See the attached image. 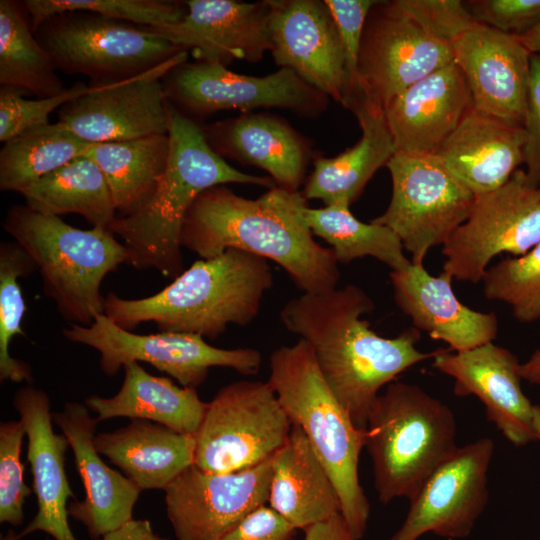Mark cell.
I'll use <instances>...</instances> for the list:
<instances>
[{
	"mask_svg": "<svg viewBox=\"0 0 540 540\" xmlns=\"http://www.w3.org/2000/svg\"><path fill=\"white\" fill-rule=\"evenodd\" d=\"M374 310L356 285L289 300L280 320L312 350L322 376L353 423L366 429L380 390L417 363L432 358L417 348L420 331L408 328L393 338L380 336L362 315Z\"/></svg>",
	"mask_w": 540,
	"mask_h": 540,
	"instance_id": "obj_1",
	"label": "cell"
},
{
	"mask_svg": "<svg viewBox=\"0 0 540 540\" xmlns=\"http://www.w3.org/2000/svg\"><path fill=\"white\" fill-rule=\"evenodd\" d=\"M300 191L275 186L257 199L235 194L225 185L202 192L189 208L180 244L202 259L240 250L283 268L303 293L336 289L340 278L333 250L321 246L306 225Z\"/></svg>",
	"mask_w": 540,
	"mask_h": 540,
	"instance_id": "obj_2",
	"label": "cell"
},
{
	"mask_svg": "<svg viewBox=\"0 0 540 540\" xmlns=\"http://www.w3.org/2000/svg\"><path fill=\"white\" fill-rule=\"evenodd\" d=\"M168 136L167 166L152 198L134 214L117 216L109 230L123 239L128 265L175 278L184 270L182 225L202 192L228 183L269 189L277 185L269 176L246 174L229 165L210 147L202 126L169 101Z\"/></svg>",
	"mask_w": 540,
	"mask_h": 540,
	"instance_id": "obj_3",
	"label": "cell"
},
{
	"mask_svg": "<svg viewBox=\"0 0 540 540\" xmlns=\"http://www.w3.org/2000/svg\"><path fill=\"white\" fill-rule=\"evenodd\" d=\"M272 285L268 260L228 249L217 257L194 262L151 296L127 299L109 293L104 314L128 331L152 322L159 332L216 339L230 324L252 322Z\"/></svg>",
	"mask_w": 540,
	"mask_h": 540,
	"instance_id": "obj_4",
	"label": "cell"
},
{
	"mask_svg": "<svg viewBox=\"0 0 540 540\" xmlns=\"http://www.w3.org/2000/svg\"><path fill=\"white\" fill-rule=\"evenodd\" d=\"M269 368L267 382L291 424L302 430L327 470L339 495L341 514L352 533L361 539L370 515L358 474L365 430L353 423L322 376L311 348L302 339L275 349Z\"/></svg>",
	"mask_w": 540,
	"mask_h": 540,
	"instance_id": "obj_5",
	"label": "cell"
},
{
	"mask_svg": "<svg viewBox=\"0 0 540 540\" xmlns=\"http://www.w3.org/2000/svg\"><path fill=\"white\" fill-rule=\"evenodd\" d=\"M2 226L33 260L44 294L64 320L88 326L104 314L102 282L128 261L126 247L109 229H80L27 205L12 206Z\"/></svg>",
	"mask_w": 540,
	"mask_h": 540,
	"instance_id": "obj_6",
	"label": "cell"
},
{
	"mask_svg": "<svg viewBox=\"0 0 540 540\" xmlns=\"http://www.w3.org/2000/svg\"><path fill=\"white\" fill-rule=\"evenodd\" d=\"M380 502L411 499L458 448L452 410L418 385L393 381L374 402L365 429Z\"/></svg>",
	"mask_w": 540,
	"mask_h": 540,
	"instance_id": "obj_7",
	"label": "cell"
},
{
	"mask_svg": "<svg viewBox=\"0 0 540 540\" xmlns=\"http://www.w3.org/2000/svg\"><path fill=\"white\" fill-rule=\"evenodd\" d=\"M37 31L57 70L96 84L138 75L184 51L148 27L82 11L56 15Z\"/></svg>",
	"mask_w": 540,
	"mask_h": 540,
	"instance_id": "obj_8",
	"label": "cell"
},
{
	"mask_svg": "<svg viewBox=\"0 0 540 540\" xmlns=\"http://www.w3.org/2000/svg\"><path fill=\"white\" fill-rule=\"evenodd\" d=\"M292 428L268 382L241 380L222 387L194 434V465L210 473L242 471L272 458Z\"/></svg>",
	"mask_w": 540,
	"mask_h": 540,
	"instance_id": "obj_9",
	"label": "cell"
},
{
	"mask_svg": "<svg viewBox=\"0 0 540 540\" xmlns=\"http://www.w3.org/2000/svg\"><path fill=\"white\" fill-rule=\"evenodd\" d=\"M69 325L62 330L64 337L98 351L100 368L107 376H114L129 362H145L181 386L196 389L212 367L254 375L262 364V354L254 348H218L204 337L189 333L136 334L119 327L105 314L98 315L88 326Z\"/></svg>",
	"mask_w": 540,
	"mask_h": 540,
	"instance_id": "obj_10",
	"label": "cell"
},
{
	"mask_svg": "<svg viewBox=\"0 0 540 540\" xmlns=\"http://www.w3.org/2000/svg\"><path fill=\"white\" fill-rule=\"evenodd\" d=\"M388 168L392 195L372 221L393 230L411 262L421 265L428 251L443 245L468 218L475 195L435 155L395 153Z\"/></svg>",
	"mask_w": 540,
	"mask_h": 540,
	"instance_id": "obj_11",
	"label": "cell"
},
{
	"mask_svg": "<svg viewBox=\"0 0 540 540\" xmlns=\"http://www.w3.org/2000/svg\"><path fill=\"white\" fill-rule=\"evenodd\" d=\"M539 243L540 185L517 169L498 189L475 196L468 218L442 245V271L477 283L495 256H521Z\"/></svg>",
	"mask_w": 540,
	"mask_h": 540,
	"instance_id": "obj_12",
	"label": "cell"
},
{
	"mask_svg": "<svg viewBox=\"0 0 540 540\" xmlns=\"http://www.w3.org/2000/svg\"><path fill=\"white\" fill-rule=\"evenodd\" d=\"M167 100L183 113L205 117L224 110L279 108L300 117L317 118L329 97L289 68L266 76L232 72L219 63L182 62L162 80Z\"/></svg>",
	"mask_w": 540,
	"mask_h": 540,
	"instance_id": "obj_13",
	"label": "cell"
},
{
	"mask_svg": "<svg viewBox=\"0 0 540 540\" xmlns=\"http://www.w3.org/2000/svg\"><path fill=\"white\" fill-rule=\"evenodd\" d=\"M453 62L396 1H377L367 17L357 63L359 97L381 108L408 87Z\"/></svg>",
	"mask_w": 540,
	"mask_h": 540,
	"instance_id": "obj_14",
	"label": "cell"
},
{
	"mask_svg": "<svg viewBox=\"0 0 540 540\" xmlns=\"http://www.w3.org/2000/svg\"><path fill=\"white\" fill-rule=\"evenodd\" d=\"M182 51L138 75L91 85L58 111V122L88 143L126 141L168 134V100L162 80L187 61Z\"/></svg>",
	"mask_w": 540,
	"mask_h": 540,
	"instance_id": "obj_15",
	"label": "cell"
},
{
	"mask_svg": "<svg viewBox=\"0 0 540 540\" xmlns=\"http://www.w3.org/2000/svg\"><path fill=\"white\" fill-rule=\"evenodd\" d=\"M494 449L491 438L458 447L409 500L407 516L389 540H417L429 532L448 539L467 537L488 503Z\"/></svg>",
	"mask_w": 540,
	"mask_h": 540,
	"instance_id": "obj_16",
	"label": "cell"
},
{
	"mask_svg": "<svg viewBox=\"0 0 540 540\" xmlns=\"http://www.w3.org/2000/svg\"><path fill=\"white\" fill-rule=\"evenodd\" d=\"M272 458L231 473L188 467L165 489L168 519L177 540H220L268 503Z\"/></svg>",
	"mask_w": 540,
	"mask_h": 540,
	"instance_id": "obj_17",
	"label": "cell"
},
{
	"mask_svg": "<svg viewBox=\"0 0 540 540\" xmlns=\"http://www.w3.org/2000/svg\"><path fill=\"white\" fill-rule=\"evenodd\" d=\"M271 54L281 68L342 106L348 96L345 56L333 17L321 0H268Z\"/></svg>",
	"mask_w": 540,
	"mask_h": 540,
	"instance_id": "obj_18",
	"label": "cell"
},
{
	"mask_svg": "<svg viewBox=\"0 0 540 540\" xmlns=\"http://www.w3.org/2000/svg\"><path fill=\"white\" fill-rule=\"evenodd\" d=\"M432 366L454 380V394L473 395L486 416L517 447L536 441L533 407L524 394L521 363L507 348L493 342L465 351H434Z\"/></svg>",
	"mask_w": 540,
	"mask_h": 540,
	"instance_id": "obj_19",
	"label": "cell"
},
{
	"mask_svg": "<svg viewBox=\"0 0 540 540\" xmlns=\"http://www.w3.org/2000/svg\"><path fill=\"white\" fill-rule=\"evenodd\" d=\"M450 48L470 89L473 108L523 127L531 53L517 37L474 22Z\"/></svg>",
	"mask_w": 540,
	"mask_h": 540,
	"instance_id": "obj_20",
	"label": "cell"
},
{
	"mask_svg": "<svg viewBox=\"0 0 540 540\" xmlns=\"http://www.w3.org/2000/svg\"><path fill=\"white\" fill-rule=\"evenodd\" d=\"M187 12L176 24L148 27L197 61L227 66L234 60L251 63L271 51L268 0H188Z\"/></svg>",
	"mask_w": 540,
	"mask_h": 540,
	"instance_id": "obj_21",
	"label": "cell"
},
{
	"mask_svg": "<svg viewBox=\"0 0 540 540\" xmlns=\"http://www.w3.org/2000/svg\"><path fill=\"white\" fill-rule=\"evenodd\" d=\"M73 451L85 497L68 505L69 516L82 523L89 536L101 538L133 519L141 489L125 475L111 469L94 445L97 423L85 404L68 402L52 414Z\"/></svg>",
	"mask_w": 540,
	"mask_h": 540,
	"instance_id": "obj_22",
	"label": "cell"
},
{
	"mask_svg": "<svg viewBox=\"0 0 540 540\" xmlns=\"http://www.w3.org/2000/svg\"><path fill=\"white\" fill-rule=\"evenodd\" d=\"M471 107L470 89L454 62L429 74L384 109L396 152L435 155Z\"/></svg>",
	"mask_w": 540,
	"mask_h": 540,
	"instance_id": "obj_23",
	"label": "cell"
},
{
	"mask_svg": "<svg viewBox=\"0 0 540 540\" xmlns=\"http://www.w3.org/2000/svg\"><path fill=\"white\" fill-rule=\"evenodd\" d=\"M390 281L396 305L413 327L459 352L493 342L498 318L464 305L452 289L453 278L442 271L434 276L424 265L411 264L391 271Z\"/></svg>",
	"mask_w": 540,
	"mask_h": 540,
	"instance_id": "obj_24",
	"label": "cell"
},
{
	"mask_svg": "<svg viewBox=\"0 0 540 540\" xmlns=\"http://www.w3.org/2000/svg\"><path fill=\"white\" fill-rule=\"evenodd\" d=\"M13 405L25 425L27 460L37 498L36 515L18 535L22 538L41 531L55 540H77L68 523V499L75 498L65 473L69 443L63 434L53 431L49 397L27 385L16 392Z\"/></svg>",
	"mask_w": 540,
	"mask_h": 540,
	"instance_id": "obj_25",
	"label": "cell"
},
{
	"mask_svg": "<svg viewBox=\"0 0 540 540\" xmlns=\"http://www.w3.org/2000/svg\"><path fill=\"white\" fill-rule=\"evenodd\" d=\"M202 128L210 147L222 158L262 169L278 187L299 191L311 145L284 118L247 112Z\"/></svg>",
	"mask_w": 540,
	"mask_h": 540,
	"instance_id": "obj_26",
	"label": "cell"
},
{
	"mask_svg": "<svg viewBox=\"0 0 540 540\" xmlns=\"http://www.w3.org/2000/svg\"><path fill=\"white\" fill-rule=\"evenodd\" d=\"M523 127L471 107L435 154L475 196L504 185L524 163Z\"/></svg>",
	"mask_w": 540,
	"mask_h": 540,
	"instance_id": "obj_27",
	"label": "cell"
},
{
	"mask_svg": "<svg viewBox=\"0 0 540 540\" xmlns=\"http://www.w3.org/2000/svg\"><path fill=\"white\" fill-rule=\"evenodd\" d=\"M362 136L352 147L334 157L315 156L313 171L301 192L306 200L318 199L325 206L339 202L352 205L378 169L396 153L384 111L358 98L349 107Z\"/></svg>",
	"mask_w": 540,
	"mask_h": 540,
	"instance_id": "obj_28",
	"label": "cell"
},
{
	"mask_svg": "<svg viewBox=\"0 0 540 540\" xmlns=\"http://www.w3.org/2000/svg\"><path fill=\"white\" fill-rule=\"evenodd\" d=\"M268 503L301 530L341 513L339 495L327 470L295 425L272 457Z\"/></svg>",
	"mask_w": 540,
	"mask_h": 540,
	"instance_id": "obj_29",
	"label": "cell"
},
{
	"mask_svg": "<svg viewBox=\"0 0 540 540\" xmlns=\"http://www.w3.org/2000/svg\"><path fill=\"white\" fill-rule=\"evenodd\" d=\"M94 445L141 491L164 490L194 465V434L179 433L148 420L133 419L125 427L98 433Z\"/></svg>",
	"mask_w": 540,
	"mask_h": 540,
	"instance_id": "obj_30",
	"label": "cell"
},
{
	"mask_svg": "<svg viewBox=\"0 0 540 540\" xmlns=\"http://www.w3.org/2000/svg\"><path fill=\"white\" fill-rule=\"evenodd\" d=\"M123 369V383L116 395H94L85 400L99 422L127 417L152 421L179 433H196L207 408L196 389L177 386L167 377L153 376L139 362H129Z\"/></svg>",
	"mask_w": 540,
	"mask_h": 540,
	"instance_id": "obj_31",
	"label": "cell"
},
{
	"mask_svg": "<svg viewBox=\"0 0 540 540\" xmlns=\"http://www.w3.org/2000/svg\"><path fill=\"white\" fill-rule=\"evenodd\" d=\"M169 150L166 134L96 143L85 155L103 172L117 216H129L152 198L166 169Z\"/></svg>",
	"mask_w": 540,
	"mask_h": 540,
	"instance_id": "obj_32",
	"label": "cell"
},
{
	"mask_svg": "<svg viewBox=\"0 0 540 540\" xmlns=\"http://www.w3.org/2000/svg\"><path fill=\"white\" fill-rule=\"evenodd\" d=\"M31 209L52 216L78 214L92 227L109 229L117 217L106 178L86 155L44 176L20 193Z\"/></svg>",
	"mask_w": 540,
	"mask_h": 540,
	"instance_id": "obj_33",
	"label": "cell"
},
{
	"mask_svg": "<svg viewBox=\"0 0 540 540\" xmlns=\"http://www.w3.org/2000/svg\"><path fill=\"white\" fill-rule=\"evenodd\" d=\"M350 206L346 202L323 208H310L304 204L300 214L313 235L331 246L338 263L369 256L387 265L391 271L408 267L411 260L405 256L396 233L373 221H360L352 214Z\"/></svg>",
	"mask_w": 540,
	"mask_h": 540,
	"instance_id": "obj_34",
	"label": "cell"
},
{
	"mask_svg": "<svg viewBox=\"0 0 540 540\" xmlns=\"http://www.w3.org/2000/svg\"><path fill=\"white\" fill-rule=\"evenodd\" d=\"M93 144L80 139L58 121L31 127L6 141L0 151V190L21 193L85 155Z\"/></svg>",
	"mask_w": 540,
	"mask_h": 540,
	"instance_id": "obj_35",
	"label": "cell"
},
{
	"mask_svg": "<svg viewBox=\"0 0 540 540\" xmlns=\"http://www.w3.org/2000/svg\"><path fill=\"white\" fill-rule=\"evenodd\" d=\"M56 67L32 34L19 6L0 1V84L27 90L38 98L56 96L65 88Z\"/></svg>",
	"mask_w": 540,
	"mask_h": 540,
	"instance_id": "obj_36",
	"label": "cell"
},
{
	"mask_svg": "<svg viewBox=\"0 0 540 540\" xmlns=\"http://www.w3.org/2000/svg\"><path fill=\"white\" fill-rule=\"evenodd\" d=\"M36 266L27 252L15 241L0 245V379L32 382L30 366L9 352L17 335L24 336L22 320L26 305L18 280L28 277Z\"/></svg>",
	"mask_w": 540,
	"mask_h": 540,
	"instance_id": "obj_37",
	"label": "cell"
},
{
	"mask_svg": "<svg viewBox=\"0 0 540 540\" xmlns=\"http://www.w3.org/2000/svg\"><path fill=\"white\" fill-rule=\"evenodd\" d=\"M31 29L36 31L50 18L73 11L129 22L144 27L176 24L187 12L184 2L162 0H26Z\"/></svg>",
	"mask_w": 540,
	"mask_h": 540,
	"instance_id": "obj_38",
	"label": "cell"
},
{
	"mask_svg": "<svg viewBox=\"0 0 540 540\" xmlns=\"http://www.w3.org/2000/svg\"><path fill=\"white\" fill-rule=\"evenodd\" d=\"M482 282L484 296L507 304L517 321L540 320V243L488 267Z\"/></svg>",
	"mask_w": 540,
	"mask_h": 540,
	"instance_id": "obj_39",
	"label": "cell"
},
{
	"mask_svg": "<svg viewBox=\"0 0 540 540\" xmlns=\"http://www.w3.org/2000/svg\"><path fill=\"white\" fill-rule=\"evenodd\" d=\"M24 422L8 421L0 425V522L18 526L23 522V505L32 490L24 482L21 446Z\"/></svg>",
	"mask_w": 540,
	"mask_h": 540,
	"instance_id": "obj_40",
	"label": "cell"
},
{
	"mask_svg": "<svg viewBox=\"0 0 540 540\" xmlns=\"http://www.w3.org/2000/svg\"><path fill=\"white\" fill-rule=\"evenodd\" d=\"M91 86L77 82L62 93L36 100L23 97V90L2 86L0 89V141L6 142L35 126L48 124L57 108L87 93Z\"/></svg>",
	"mask_w": 540,
	"mask_h": 540,
	"instance_id": "obj_41",
	"label": "cell"
},
{
	"mask_svg": "<svg viewBox=\"0 0 540 540\" xmlns=\"http://www.w3.org/2000/svg\"><path fill=\"white\" fill-rule=\"evenodd\" d=\"M395 1L427 34L449 46L476 22L460 0Z\"/></svg>",
	"mask_w": 540,
	"mask_h": 540,
	"instance_id": "obj_42",
	"label": "cell"
},
{
	"mask_svg": "<svg viewBox=\"0 0 540 540\" xmlns=\"http://www.w3.org/2000/svg\"><path fill=\"white\" fill-rule=\"evenodd\" d=\"M335 22L345 56L348 96L345 108L358 98L357 63L364 26L375 0H324Z\"/></svg>",
	"mask_w": 540,
	"mask_h": 540,
	"instance_id": "obj_43",
	"label": "cell"
},
{
	"mask_svg": "<svg viewBox=\"0 0 540 540\" xmlns=\"http://www.w3.org/2000/svg\"><path fill=\"white\" fill-rule=\"evenodd\" d=\"M465 5L478 23L522 35L540 22V0H472Z\"/></svg>",
	"mask_w": 540,
	"mask_h": 540,
	"instance_id": "obj_44",
	"label": "cell"
},
{
	"mask_svg": "<svg viewBox=\"0 0 540 540\" xmlns=\"http://www.w3.org/2000/svg\"><path fill=\"white\" fill-rule=\"evenodd\" d=\"M523 129L526 141L524 163L528 178L540 185V54H531Z\"/></svg>",
	"mask_w": 540,
	"mask_h": 540,
	"instance_id": "obj_45",
	"label": "cell"
},
{
	"mask_svg": "<svg viewBox=\"0 0 540 540\" xmlns=\"http://www.w3.org/2000/svg\"><path fill=\"white\" fill-rule=\"evenodd\" d=\"M292 527L270 506H261L230 529L220 540H294Z\"/></svg>",
	"mask_w": 540,
	"mask_h": 540,
	"instance_id": "obj_46",
	"label": "cell"
},
{
	"mask_svg": "<svg viewBox=\"0 0 540 540\" xmlns=\"http://www.w3.org/2000/svg\"><path fill=\"white\" fill-rule=\"evenodd\" d=\"M303 540H360L350 530L341 513L306 527Z\"/></svg>",
	"mask_w": 540,
	"mask_h": 540,
	"instance_id": "obj_47",
	"label": "cell"
},
{
	"mask_svg": "<svg viewBox=\"0 0 540 540\" xmlns=\"http://www.w3.org/2000/svg\"><path fill=\"white\" fill-rule=\"evenodd\" d=\"M94 540H168L156 534L149 520L132 519L120 528Z\"/></svg>",
	"mask_w": 540,
	"mask_h": 540,
	"instance_id": "obj_48",
	"label": "cell"
},
{
	"mask_svg": "<svg viewBox=\"0 0 540 540\" xmlns=\"http://www.w3.org/2000/svg\"><path fill=\"white\" fill-rule=\"evenodd\" d=\"M521 375L523 380L530 384L540 385V348L535 350L525 362L521 363Z\"/></svg>",
	"mask_w": 540,
	"mask_h": 540,
	"instance_id": "obj_49",
	"label": "cell"
},
{
	"mask_svg": "<svg viewBox=\"0 0 540 540\" xmlns=\"http://www.w3.org/2000/svg\"><path fill=\"white\" fill-rule=\"evenodd\" d=\"M516 37L531 54H540V22L528 32Z\"/></svg>",
	"mask_w": 540,
	"mask_h": 540,
	"instance_id": "obj_50",
	"label": "cell"
},
{
	"mask_svg": "<svg viewBox=\"0 0 540 540\" xmlns=\"http://www.w3.org/2000/svg\"><path fill=\"white\" fill-rule=\"evenodd\" d=\"M533 425L536 434V440L540 442V404H534Z\"/></svg>",
	"mask_w": 540,
	"mask_h": 540,
	"instance_id": "obj_51",
	"label": "cell"
},
{
	"mask_svg": "<svg viewBox=\"0 0 540 540\" xmlns=\"http://www.w3.org/2000/svg\"><path fill=\"white\" fill-rule=\"evenodd\" d=\"M1 540H20L18 534L14 530L10 529L4 536L1 537Z\"/></svg>",
	"mask_w": 540,
	"mask_h": 540,
	"instance_id": "obj_52",
	"label": "cell"
}]
</instances>
